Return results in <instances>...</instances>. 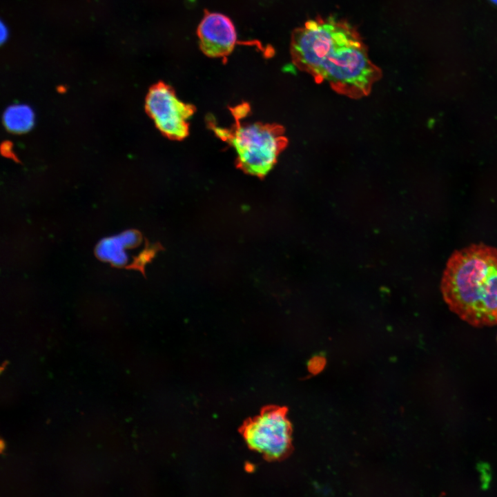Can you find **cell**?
Wrapping results in <instances>:
<instances>
[{"instance_id": "obj_1", "label": "cell", "mask_w": 497, "mask_h": 497, "mask_svg": "<svg viewBox=\"0 0 497 497\" xmlns=\"http://www.w3.org/2000/svg\"><path fill=\"white\" fill-rule=\"evenodd\" d=\"M290 52L298 68L351 97L369 94L381 77L358 32L332 17L311 19L295 29Z\"/></svg>"}, {"instance_id": "obj_2", "label": "cell", "mask_w": 497, "mask_h": 497, "mask_svg": "<svg viewBox=\"0 0 497 497\" xmlns=\"http://www.w3.org/2000/svg\"><path fill=\"white\" fill-rule=\"evenodd\" d=\"M440 289L449 309L474 327L497 324V248L482 243L455 251Z\"/></svg>"}, {"instance_id": "obj_3", "label": "cell", "mask_w": 497, "mask_h": 497, "mask_svg": "<svg viewBox=\"0 0 497 497\" xmlns=\"http://www.w3.org/2000/svg\"><path fill=\"white\" fill-rule=\"evenodd\" d=\"M234 119L235 124L230 129L214 124L211 126L218 137L235 149L238 168L251 175L264 177L286 146L283 128L275 124H242V119Z\"/></svg>"}, {"instance_id": "obj_4", "label": "cell", "mask_w": 497, "mask_h": 497, "mask_svg": "<svg viewBox=\"0 0 497 497\" xmlns=\"http://www.w3.org/2000/svg\"><path fill=\"white\" fill-rule=\"evenodd\" d=\"M291 425L286 409L264 408L259 415L246 421L241 429L248 447L269 460L285 457L291 448Z\"/></svg>"}, {"instance_id": "obj_5", "label": "cell", "mask_w": 497, "mask_h": 497, "mask_svg": "<svg viewBox=\"0 0 497 497\" xmlns=\"http://www.w3.org/2000/svg\"><path fill=\"white\" fill-rule=\"evenodd\" d=\"M145 107L156 127L166 137L182 140L188 136V121L195 108L193 105L180 101L171 86L162 81L151 86Z\"/></svg>"}, {"instance_id": "obj_6", "label": "cell", "mask_w": 497, "mask_h": 497, "mask_svg": "<svg viewBox=\"0 0 497 497\" xmlns=\"http://www.w3.org/2000/svg\"><path fill=\"white\" fill-rule=\"evenodd\" d=\"M197 34L204 55L222 58L226 63L237 43V33L232 21L226 15L205 10Z\"/></svg>"}, {"instance_id": "obj_7", "label": "cell", "mask_w": 497, "mask_h": 497, "mask_svg": "<svg viewBox=\"0 0 497 497\" xmlns=\"http://www.w3.org/2000/svg\"><path fill=\"white\" fill-rule=\"evenodd\" d=\"M140 241L139 234L128 231L101 240L96 248L97 256L116 266L124 265L128 261V248L135 246Z\"/></svg>"}, {"instance_id": "obj_8", "label": "cell", "mask_w": 497, "mask_h": 497, "mask_svg": "<svg viewBox=\"0 0 497 497\" xmlns=\"http://www.w3.org/2000/svg\"><path fill=\"white\" fill-rule=\"evenodd\" d=\"M3 123L6 128L12 133H26L34 125V111L27 104H12L8 106L3 112Z\"/></svg>"}, {"instance_id": "obj_9", "label": "cell", "mask_w": 497, "mask_h": 497, "mask_svg": "<svg viewBox=\"0 0 497 497\" xmlns=\"http://www.w3.org/2000/svg\"><path fill=\"white\" fill-rule=\"evenodd\" d=\"M1 43H3L8 38V30L6 25L3 23V21L1 22Z\"/></svg>"}, {"instance_id": "obj_10", "label": "cell", "mask_w": 497, "mask_h": 497, "mask_svg": "<svg viewBox=\"0 0 497 497\" xmlns=\"http://www.w3.org/2000/svg\"><path fill=\"white\" fill-rule=\"evenodd\" d=\"M492 3L497 5V0H490Z\"/></svg>"}]
</instances>
